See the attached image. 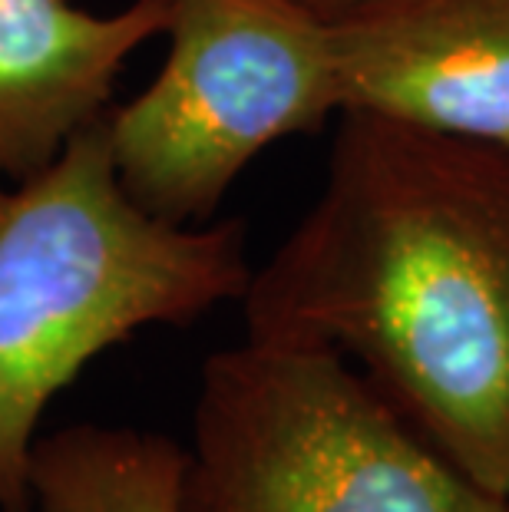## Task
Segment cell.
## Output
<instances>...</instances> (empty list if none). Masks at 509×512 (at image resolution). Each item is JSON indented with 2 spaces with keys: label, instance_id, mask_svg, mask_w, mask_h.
Wrapping results in <instances>:
<instances>
[{
  "label": "cell",
  "instance_id": "1",
  "mask_svg": "<svg viewBox=\"0 0 509 512\" xmlns=\"http://www.w3.org/2000/svg\"><path fill=\"white\" fill-rule=\"evenodd\" d=\"M245 337L344 357L509 499V149L344 110L321 195L242 294Z\"/></svg>",
  "mask_w": 509,
  "mask_h": 512
},
{
  "label": "cell",
  "instance_id": "2",
  "mask_svg": "<svg viewBox=\"0 0 509 512\" xmlns=\"http://www.w3.org/2000/svg\"><path fill=\"white\" fill-rule=\"evenodd\" d=\"M248 278L242 219L172 225L129 199L106 113L47 169L0 182V512H37L40 420L93 357L242 301Z\"/></svg>",
  "mask_w": 509,
  "mask_h": 512
},
{
  "label": "cell",
  "instance_id": "3",
  "mask_svg": "<svg viewBox=\"0 0 509 512\" xmlns=\"http://www.w3.org/2000/svg\"><path fill=\"white\" fill-rule=\"evenodd\" d=\"M172 512H506L331 351L245 337L202 364Z\"/></svg>",
  "mask_w": 509,
  "mask_h": 512
},
{
  "label": "cell",
  "instance_id": "4",
  "mask_svg": "<svg viewBox=\"0 0 509 512\" xmlns=\"http://www.w3.org/2000/svg\"><path fill=\"white\" fill-rule=\"evenodd\" d=\"M166 37L156 80L106 110L116 179L162 222H209L255 156L344 113L331 37L305 0H169Z\"/></svg>",
  "mask_w": 509,
  "mask_h": 512
},
{
  "label": "cell",
  "instance_id": "5",
  "mask_svg": "<svg viewBox=\"0 0 509 512\" xmlns=\"http://www.w3.org/2000/svg\"><path fill=\"white\" fill-rule=\"evenodd\" d=\"M344 110L509 149V0H314Z\"/></svg>",
  "mask_w": 509,
  "mask_h": 512
},
{
  "label": "cell",
  "instance_id": "6",
  "mask_svg": "<svg viewBox=\"0 0 509 512\" xmlns=\"http://www.w3.org/2000/svg\"><path fill=\"white\" fill-rule=\"evenodd\" d=\"M169 0L90 14L70 0H0V182L47 169L113 100L123 63L166 34Z\"/></svg>",
  "mask_w": 509,
  "mask_h": 512
},
{
  "label": "cell",
  "instance_id": "7",
  "mask_svg": "<svg viewBox=\"0 0 509 512\" xmlns=\"http://www.w3.org/2000/svg\"><path fill=\"white\" fill-rule=\"evenodd\" d=\"M182 446L159 433L73 423L37 440V512H172Z\"/></svg>",
  "mask_w": 509,
  "mask_h": 512
},
{
  "label": "cell",
  "instance_id": "8",
  "mask_svg": "<svg viewBox=\"0 0 509 512\" xmlns=\"http://www.w3.org/2000/svg\"><path fill=\"white\" fill-rule=\"evenodd\" d=\"M503 509H506V512H509V499H503Z\"/></svg>",
  "mask_w": 509,
  "mask_h": 512
},
{
  "label": "cell",
  "instance_id": "9",
  "mask_svg": "<svg viewBox=\"0 0 509 512\" xmlns=\"http://www.w3.org/2000/svg\"><path fill=\"white\" fill-rule=\"evenodd\" d=\"M305 4H308V7H311V4H314V0H305Z\"/></svg>",
  "mask_w": 509,
  "mask_h": 512
}]
</instances>
